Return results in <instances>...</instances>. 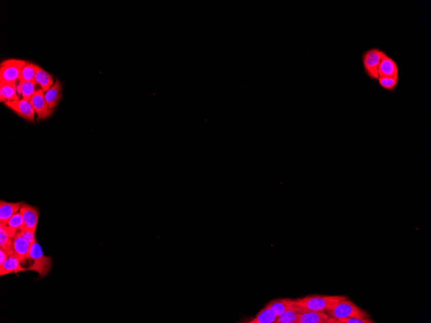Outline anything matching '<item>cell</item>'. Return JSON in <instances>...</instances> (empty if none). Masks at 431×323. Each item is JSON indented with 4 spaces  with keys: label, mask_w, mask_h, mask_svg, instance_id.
Segmentation results:
<instances>
[{
    "label": "cell",
    "mask_w": 431,
    "mask_h": 323,
    "mask_svg": "<svg viewBox=\"0 0 431 323\" xmlns=\"http://www.w3.org/2000/svg\"><path fill=\"white\" fill-rule=\"evenodd\" d=\"M345 296H307L294 300L295 305L304 311L327 312L331 310L338 302L347 299Z\"/></svg>",
    "instance_id": "obj_1"
},
{
    "label": "cell",
    "mask_w": 431,
    "mask_h": 323,
    "mask_svg": "<svg viewBox=\"0 0 431 323\" xmlns=\"http://www.w3.org/2000/svg\"><path fill=\"white\" fill-rule=\"evenodd\" d=\"M26 261H29L27 271L37 272L40 277L47 276L52 270V257L45 256L37 241L32 244Z\"/></svg>",
    "instance_id": "obj_2"
},
{
    "label": "cell",
    "mask_w": 431,
    "mask_h": 323,
    "mask_svg": "<svg viewBox=\"0 0 431 323\" xmlns=\"http://www.w3.org/2000/svg\"><path fill=\"white\" fill-rule=\"evenodd\" d=\"M330 316L337 320L350 317H367L370 315L366 311L360 309L351 300H343L338 302L329 311L326 312Z\"/></svg>",
    "instance_id": "obj_3"
},
{
    "label": "cell",
    "mask_w": 431,
    "mask_h": 323,
    "mask_svg": "<svg viewBox=\"0 0 431 323\" xmlns=\"http://www.w3.org/2000/svg\"><path fill=\"white\" fill-rule=\"evenodd\" d=\"M385 55H387L386 53L377 48L367 50L363 54V66H364L365 72L370 79L373 80L379 79L378 69H379L380 62Z\"/></svg>",
    "instance_id": "obj_4"
},
{
    "label": "cell",
    "mask_w": 431,
    "mask_h": 323,
    "mask_svg": "<svg viewBox=\"0 0 431 323\" xmlns=\"http://www.w3.org/2000/svg\"><path fill=\"white\" fill-rule=\"evenodd\" d=\"M24 60H5L0 65V82L16 83L21 77L23 68L27 64Z\"/></svg>",
    "instance_id": "obj_5"
},
{
    "label": "cell",
    "mask_w": 431,
    "mask_h": 323,
    "mask_svg": "<svg viewBox=\"0 0 431 323\" xmlns=\"http://www.w3.org/2000/svg\"><path fill=\"white\" fill-rule=\"evenodd\" d=\"M31 102L38 120L46 119L54 112V109H50L45 98V92L42 89L38 90L31 98Z\"/></svg>",
    "instance_id": "obj_6"
},
{
    "label": "cell",
    "mask_w": 431,
    "mask_h": 323,
    "mask_svg": "<svg viewBox=\"0 0 431 323\" xmlns=\"http://www.w3.org/2000/svg\"><path fill=\"white\" fill-rule=\"evenodd\" d=\"M5 104L27 122H34L35 111L29 101L22 98V100L12 101Z\"/></svg>",
    "instance_id": "obj_7"
},
{
    "label": "cell",
    "mask_w": 431,
    "mask_h": 323,
    "mask_svg": "<svg viewBox=\"0 0 431 323\" xmlns=\"http://www.w3.org/2000/svg\"><path fill=\"white\" fill-rule=\"evenodd\" d=\"M20 213H21L24 222V228L29 231L36 232L40 218V212L38 208L29 204H22Z\"/></svg>",
    "instance_id": "obj_8"
},
{
    "label": "cell",
    "mask_w": 431,
    "mask_h": 323,
    "mask_svg": "<svg viewBox=\"0 0 431 323\" xmlns=\"http://www.w3.org/2000/svg\"><path fill=\"white\" fill-rule=\"evenodd\" d=\"M339 323L326 312L304 311L299 313L298 323Z\"/></svg>",
    "instance_id": "obj_9"
},
{
    "label": "cell",
    "mask_w": 431,
    "mask_h": 323,
    "mask_svg": "<svg viewBox=\"0 0 431 323\" xmlns=\"http://www.w3.org/2000/svg\"><path fill=\"white\" fill-rule=\"evenodd\" d=\"M31 246V244L26 239L23 238L17 231L12 241L11 254L19 257L22 260L23 264H24L28 259Z\"/></svg>",
    "instance_id": "obj_10"
},
{
    "label": "cell",
    "mask_w": 431,
    "mask_h": 323,
    "mask_svg": "<svg viewBox=\"0 0 431 323\" xmlns=\"http://www.w3.org/2000/svg\"><path fill=\"white\" fill-rule=\"evenodd\" d=\"M22 260L15 255L9 254L4 263L0 266V276H6L12 273L18 274L20 272L27 271V268L23 267Z\"/></svg>",
    "instance_id": "obj_11"
},
{
    "label": "cell",
    "mask_w": 431,
    "mask_h": 323,
    "mask_svg": "<svg viewBox=\"0 0 431 323\" xmlns=\"http://www.w3.org/2000/svg\"><path fill=\"white\" fill-rule=\"evenodd\" d=\"M23 202L9 203L3 200L0 201V224H7L9 219L21 209Z\"/></svg>",
    "instance_id": "obj_12"
},
{
    "label": "cell",
    "mask_w": 431,
    "mask_h": 323,
    "mask_svg": "<svg viewBox=\"0 0 431 323\" xmlns=\"http://www.w3.org/2000/svg\"><path fill=\"white\" fill-rule=\"evenodd\" d=\"M398 67L397 63L391 58L385 55L380 62L378 69L379 77H394L398 75Z\"/></svg>",
    "instance_id": "obj_13"
},
{
    "label": "cell",
    "mask_w": 431,
    "mask_h": 323,
    "mask_svg": "<svg viewBox=\"0 0 431 323\" xmlns=\"http://www.w3.org/2000/svg\"><path fill=\"white\" fill-rule=\"evenodd\" d=\"M16 232L9 228L7 224H0V249L11 254L12 241Z\"/></svg>",
    "instance_id": "obj_14"
},
{
    "label": "cell",
    "mask_w": 431,
    "mask_h": 323,
    "mask_svg": "<svg viewBox=\"0 0 431 323\" xmlns=\"http://www.w3.org/2000/svg\"><path fill=\"white\" fill-rule=\"evenodd\" d=\"M0 100L5 103L19 100L16 83L0 82Z\"/></svg>",
    "instance_id": "obj_15"
},
{
    "label": "cell",
    "mask_w": 431,
    "mask_h": 323,
    "mask_svg": "<svg viewBox=\"0 0 431 323\" xmlns=\"http://www.w3.org/2000/svg\"><path fill=\"white\" fill-rule=\"evenodd\" d=\"M45 98L50 109L59 105L62 98V87L59 80H57L52 87L45 92Z\"/></svg>",
    "instance_id": "obj_16"
},
{
    "label": "cell",
    "mask_w": 431,
    "mask_h": 323,
    "mask_svg": "<svg viewBox=\"0 0 431 323\" xmlns=\"http://www.w3.org/2000/svg\"><path fill=\"white\" fill-rule=\"evenodd\" d=\"M267 305L273 310L278 317L287 310L295 309L297 307L294 300L291 299H274Z\"/></svg>",
    "instance_id": "obj_17"
},
{
    "label": "cell",
    "mask_w": 431,
    "mask_h": 323,
    "mask_svg": "<svg viewBox=\"0 0 431 323\" xmlns=\"http://www.w3.org/2000/svg\"><path fill=\"white\" fill-rule=\"evenodd\" d=\"M34 80L36 84H39L41 87V89L44 90V92H47L54 84L52 75L45 71L39 65L36 67Z\"/></svg>",
    "instance_id": "obj_18"
},
{
    "label": "cell",
    "mask_w": 431,
    "mask_h": 323,
    "mask_svg": "<svg viewBox=\"0 0 431 323\" xmlns=\"http://www.w3.org/2000/svg\"><path fill=\"white\" fill-rule=\"evenodd\" d=\"M278 316L267 305L261 310L254 319L241 322L247 323H275Z\"/></svg>",
    "instance_id": "obj_19"
},
{
    "label": "cell",
    "mask_w": 431,
    "mask_h": 323,
    "mask_svg": "<svg viewBox=\"0 0 431 323\" xmlns=\"http://www.w3.org/2000/svg\"><path fill=\"white\" fill-rule=\"evenodd\" d=\"M301 312L302 310L298 307L287 310L278 317L275 323H298L299 314Z\"/></svg>",
    "instance_id": "obj_20"
},
{
    "label": "cell",
    "mask_w": 431,
    "mask_h": 323,
    "mask_svg": "<svg viewBox=\"0 0 431 323\" xmlns=\"http://www.w3.org/2000/svg\"><path fill=\"white\" fill-rule=\"evenodd\" d=\"M36 65L27 62L23 68L20 82H32L35 81V74L36 72Z\"/></svg>",
    "instance_id": "obj_21"
},
{
    "label": "cell",
    "mask_w": 431,
    "mask_h": 323,
    "mask_svg": "<svg viewBox=\"0 0 431 323\" xmlns=\"http://www.w3.org/2000/svg\"><path fill=\"white\" fill-rule=\"evenodd\" d=\"M20 84L21 85L22 87V95L23 98L30 102L35 94V92L37 91L35 89V86L36 84V82L35 81H32V82H20Z\"/></svg>",
    "instance_id": "obj_22"
},
{
    "label": "cell",
    "mask_w": 431,
    "mask_h": 323,
    "mask_svg": "<svg viewBox=\"0 0 431 323\" xmlns=\"http://www.w3.org/2000/svg\"><path fill=\"white\" fill-rule=\"evenodd\" d=\"M379 83L382 88L388 91H394L399 82V77H379Z\"/></svg>",
    "instance_id": "obj_23"
},
{
    "label": "cell",
    "mask_w": 431,
    "mask_h": 323,
    "mask_svg": "<svg viewBox=\"0 0 431 323\" xmlns=\"http://www.w3.org/2000/svg\"><path fill=\"white\" fill-rule=\"evenodd\" d=\"M7 225L16 232L20 231V230L24 229V222L21 213L19 212V213L14 214L9 219L8 223H7Z\"/></svg>",
    "instance_id": "obj_24"
},
{
    "label": "cell",
    "mask_w": 431,
    "mask_h": 323,
    "mask_svg": "<svg viewBox=\"0 0 431 323\" xmlns=\"http://www.w3.org/2000/svg\"><path fill=\"white\" fill-rule=\"evenodd\" d=\"M18 232L23 238L26 239L31 245L35 241H37L36 238V232L29 231V230L24 228L18 231Z\"/></svg>",
    "instance_id": "obj_25"
},
{
    "label": "cell",
    "mask_w": 431,
    "mask_h": 323,
    "mask_svg": "<svg viewBox=\"0 0 431 323\" xmlns=\"http://www.w3.org/2000/svg\"><path fill=\"white\" fill-rule=\"evenodd\" d=\"M339 323H374V320L367 317H350L339 319Z\"/></svg>",
    "instance_id": "obj_26"
},
{
    "label": "cell",
    "mask_w": 431,
    "mask_h": 323,
    "mask_svg": "<svg viewBox=\"0 0 431 323\" xmlns=\"http://www.w3.org/2000/svg\"><path fill=\"white\" fill-rule=\"evenodd\" d=\"M9 254H7V252L4 251V250L0 249V266L2 265L4 263V262L6 261L7 257H8Z\"/></svg>",
    "instance_id": "obj_27"
}]
</instances>
